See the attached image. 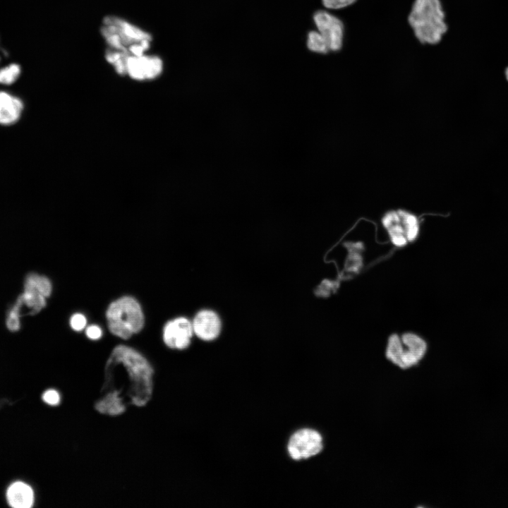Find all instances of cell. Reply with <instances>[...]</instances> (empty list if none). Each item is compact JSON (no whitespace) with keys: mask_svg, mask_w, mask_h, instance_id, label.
Listing matches in <instances>:
<instances>
[{"mask_svg":"<svg viewBox=\"0 0 508 508\" xmlns=\"http://www.w3.org/2000/svg\"><path fill=\"white\" fill-rule=\"evenodd\" d=\"M408 22L422 44H437L447 30L440 0H415Z\"/></svg>","mask_w":508,"mask_h":508,"instance_id":"cell-2","label":"cell"},{"mask_svg":"<svg viewBox=\"0 0 508 508\" xmlns=\"http://www.w3.org/2000/svg\"><path fill=\"white\" fill-rule=\"evenodd\" d=\"M382 224L387 230L391 242L397 247H404L413 241L418 235L417 217L404 210L390 211L382 218Z\"/></svg>","mask_w":508,"mask_h":508,"instance_id":"cell-6","label":"cell"},{"mask_svg":"<svg viewBox=\"0 0 508 508\" xmlns=\"http://www.w3.org/2000/svg\"><path fill=\"white\" fill-rule=\"evenodd\" d=\"M193 332L192 323L187 318L179 317L166 323L163 339L170 348L183 349L189 346Z\"/></svg>","mask_w":508,"mask_h":508,"instance_id":"cell-11","label":"cell"},{"mask_svg":"<svg viewBox=\"0 0 508 508\" xmlns=\"http://www.w3.org/2000/svg\"><path fill=\"white\" fill-rule=\"evenodd\" d=\"M323 448L320 433L310 428H303L290 437L287 449L291 459L296 461L306 459L319 454Z\"/></svg>","mask_w":508,"mask_h":508,"instance_id":"cell-8","label":"cell"},{"mask_svg":"<svg viewBox=\"0 0 508 508\" xmlns=\"http://www.w3.org/2000/svg\"><path fill=\"white\" fill-rule=\"evenodd\" d=\"M163 61L155 55L145 54L130 55L126 64V75L136 80L157 78L163 71Z\"/></svg>","mask_w":508,"mask_h":508,"instance_id":"cell-10","label":"cell"},{"mask_svg":"<svg viewBox=\"0 0 508 508\" xmlns=\"http://www.w3.org/2000/svg\"><path fill=\"white\" fill-rule=\"evenodd\" d=\"M110 358L120 363L127 370L133 387L131 403L145 405L151 397L152 369L147 360L133 349L124 345L115 347Z\"/></svg>","mask_w":508,"mask_h":508,"instance_id":"cell-3","label":"cell"},{"mask_svg":"<svg viewBox=\"0 0 508 508\" xmlns=\"http://www.w3.org/2000/svg\"><path fill=\"white\" fill-rule=\"evenodd\" d=\"M426 342L414 333H404L401 337L392 334L387 342L386 357L402 369L416 365L425 356Z\"/></svg>","mask_w":508,"mask_h":508,"instance_id":"cell-5","label":"cell"},{"mask_svg":"<svg viewBox=\"0 0 508 508\" xmlns=\"http://www.w3.org/2000/svg\"><path fill=\"white\" fill-rule=\"evenodd\" d=\"M505 75H506L507 80H508V67L506 69Z\"/></svg>","mask_w":508,"mask_h":508,"instance_id":"cell-23","label":"cell"},{"mask_svg":"<svg viewBox=\"0 0 508 508\" xmlns=\"http://www.w3.org/2000/svg\"><path fill=\"white\" fill-rule=\"evenodd\" d=\"M6 498L11 507L30 508L34 502V493L30 485L23 482L17 481L8 487Z\"/></svg>","mask_w":508,"mask_h":508,"instance_id":"cell-14","label":"cell"},{"mask_svg":"<svg viewBox=\"0 0 508 508\" xmlns=\"http://www.w3.org/2000/svg\"><path fill=\"white\" fill-rule=\"evenodd\" d=\"M193 332L200 339L211 341L216 339L221 330L219 316L212 310H202L197 313L192 323Z\"/></svg>","mask_w":508,"mask_h":508,"instance_id":"cell-12","label":"cell"},{"mask_svg":"<svg viewBox=\"0 0 508 508\" xmlns=\"http://www.w3.org/2000/svg\"><path fill=\"white\" fill-rule=\"evenodd\" d=\"M51 281L45 276L36 273L28 274L24 282V291L18 298L29 308V315L39 313L46 306V298L52 294Z\"/></svg>","mask_w":508,"mask_h":508,"instance_id":"cell-7","label":"cell"},{"mask_svg":"<svg viewBox=\"0 0 508 508\" xmlns=\"http://www.w3.org/2000/svg\"><path fill=\"white\" fill-rule=\"evenodd\" d=\"M21 70L17 64H10L0 69V83L11 85L19 77Z\"/></svg>","mask_w":508,"mask_h":508,"instance_id":"cell-18","label":"cell"},{"mask_svg":"<svg viewBox=\"0 0 508 508\" xmlns=\"http://www.w3.org/2000/svg\"><path fill=\"white\" fill-rule=\"evenodd\" d=\"M317 30L327 42L330 52L341 49L343 45L344 26L342 21L332 13L320 10L313 16Z\"/></svg>","mask_w":508,"mask_h":508,"instance_id":"cell-9","label":"cell"},{"mask_svg":"<svg viewBox=\"0 0 508 508\" xmlns=\"http://www.w3.org/2000/svg\"><path fill=\"white\" fill-rule=\"evenodd\" d=\"M100 30L108 48L129 55L145 54L150 49L152 41L150 33L115 16L104 17Z\"/></svg>","mask_w":508,"mask_h":508,"instance_id":"cell-1","label":"cell"},{"mask_svg":"<svg viewBox=\"0 0 508 508\" xmlns=\"http://www.w3.org/2000/svg\"><path fill=\"white\" fill-rule=\"evenodd\" d=\"M129 56L127 53L110 48H107L105 52L107 61L121 75H126V64Z\"/></svg>","mask_w":508,"mask_h":508,"instance_id":"cell-15","label":"cell"},{"mask_svg":"<svg viewBox=\"0 0 508 508\" xmlns=\"http://www.w3.org/2000/svg\"><path fill=\"white\" fill-rule=\"evenodd\" d=\"M42 399L49 405L56 406L59 404L60 401V396L57 391L49 389L43 394Z\"/></svg>","mask_w":508,"mask_h":508,"instance_id":"cell-21","label":"cell"},{"mask_svg":"<svg viewBox=\"0 0 508 508\" xmlns=\"http://www.w3.org/2000/svg\"><path fill=\"white\" fill-rule=\"evenodd\" d=\"M87 324L86 318L81 313H75L73 315L70 320L71 328L75 331H81Z\"/></svg>","mask_w":508,"mask_h":508,"instance_id":"cell-20","label":"cell"},{"mask_svg":"<svg viewBox=\"0 0 508 508\" xmlns=\"http://www.w3.org/2000/svg\"><path fill=\"white\" fill-rule=\"evenodd\" d=\"M306 45L315 53L325 54L330 52L327 42L318 30H310L308 33Z\"/></svg>","mask_w":508,"mask_h":508,"instance_id":"cell-16","label":"cell"},{"mask_svg":"<svg viewBox=\"0 0 508 508\" xmlns=\"http://www.w3.org/2000/svg\"><path fill=\"white\" fill-rule=\"evenodd\" d=\"M22 305L18 298L15 303L7 311L6 325L11 332H17L20 329L21 325L20 318L21 317Z\"/></svg>","mask_w":508,"mask_h":508,"instance_id":"cell-17","label":"cell"},{"mask_svg":"<svg viewBox=\"0 0 508 508\" xmlns=\"http://www.w3.org/2000/svg\"><path fill=\"white\" fill-rule=\"evenodd\" d=\"M356 0H322L323 6L327 9L337 10L353 4Z\"/></svg>","mask_w":508,"mask_h":508,"instance_id":"cell-19","label":"cell"},{"mask_svg":"<svg viewBox=\"0 0 508 508\" xmlns=\"http://www.w3.org/2000/svg\"><path fill=\"white\" fill-rule=\"evenodd\" d=\"M106 318L109 329L114 335L127 339L144 326V315L134 298L122 296L109 306Z\"/></svg>","mask_w":508,"mask_h":508,"instance_id":"cell-4","label":"cell"},{"mask_svg":"<svg viewBox=\"0 0 508 508\" xmlns=\"http://www.w3.org/2000/svg\"><path fill=\"white\" fill-rule=\"evenodd\" d=\"M23 109L21 99L8 92H0V124L15 123L20 119Z\"/></svg>","mask_w":508,"mask_h":508,"instance_id":"cell-13","label":"cell"},{"mask_svg":"<svg viewBox=\"0 0 508 508\" xmlns=\"http://www.w3.org/2000/svg\"><path fill=\"white\" fill-rule=\"evenodd\" d=\"M87 337L90 339H98L102 335V331L101 328L95 325L89 326L85 331Z\"/></svg>","mask_w":508,"mask_h":508,"instance_id":"cell-22","label":"cell"}]
</instances>
